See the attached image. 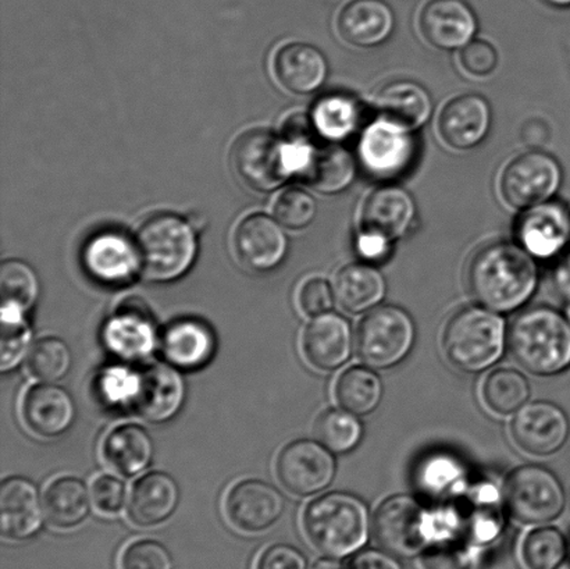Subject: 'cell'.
<instances>
[{"label":"cell","instance_id":"obj_21","mask_svg":"<svg viewBox=\"0 0 570 569\" xmlns=\"http://www.w3.org/2000/svg\"><path fill=\"white\" fill-rule=\"evenodd\" d=\"M354 334L345 317L332 314L315 316L302 336V353L318 371H334L351 359Z\"/></svg>","mask_w":570,"mask_h":569},{"label":"cell","instance_id":"obj_55","mask_svg":"<svg viewBox=\"0 0 570 569\" xmlns=\"http://www.w3.org/2000/svg\"><path fill=\"white\" fill-rule=\"evenodd\" d=\"M543 2L552 6V8H570V0H543Z\"/></svg>","mask_w":570,"mask_h":569},{"label":"cell","instance_id":"obj_35","mask_svg":"<svg viewBox=\"0 0 570 569\" xmlns=\"http://www.w3.org/2000/svg\"><path fill=\"white\" fill-rule=\"evenodd\" d=\"M92 498L80 479L63 477L55 479L43 494L47 520L59 529H71L87 520Z\"/></svg>","mask_w":570,"mask_h":569},{"label":"cell","instance_id":"obj_46","mask_svg":"<svg viewBox=\"0 0 570 569\" xmlns=\"http://www.w3.org/2000/svg\"><path fill=\"white\" fill-rule=\"evenodd\" d=\"M121 569H171V557L164 545L155 540H138L121 555Z\"/></svg>","mask_w":570,"mask_h":569},{"label":"cell","instance_id":"obj_5","mask_svg":"<svg viewBox=\"0 0 570 569\" xmlns=\"http://www.w3.org/2000/svg\"><path fill=\"white\" fill-rule=\"evenodd\" d=\"M508 343L504 317L485 306H469L451 317L443 345L446 360L463 372L489 370L501 360Z\"/></svg>","mask_w":570,"mask_h":569},{"label":"cell","instance_id":"obj_56","mask_svg":"<svg viewBox=\"0 0 570 569\" xmlns=\"http://www.w3.org/2000/svg\"><path fill=\"white\" fill-rule=\"evenodd\" d=\"M566 316H567V320H568V321H569V323H570V305L568 306L567 315H566Z\"/></svg>","mask_w":570,"mask_h":569},{"label":"cell","instance_id":"obj_49","mask_svg":"<svg viewBox=\"0 0 570 569\" xmlns=\"http://www.w3.org/2000/svg\"><path fill=\"white\" fill-rule=\"evenodd\" d=\"M334 288L322 277H312L299 288V308L307 316L327 314L333 308Z\"/></svg>","mask_w":570,"mask_h":569},{"label":"cell","instance_id":"obj_29","mask_svg":"<svg viewBox=\"0 0 570 569\" xmlns=\"http://www.w3.org/2000/svg\"><path fill=\"white\" fill-rule=\"evenodd\" d=\"M466 465L449 451H433L422 457L413 472V483L419 493L439 503H446L465 494L469 489Z\"/></svg>","mask_w":570,"mask_h":569},{"label":"cell","instance_id":"obj_1","mask_svg":"<svg viewBox=\"0 0 570 569\" xmlns=\"http://www.w3.org/2000/svg\"><path fill=\"white\" fill-rule=\"evenodd\" d=\"M100 400L111 409L149 422H166L181 410L186 399L177 367L164 362L145 366H114L98 379Z\"/></svg>","mask_w":570,"mask_h":569},{"label":"cell","instance_id":"obj_43","mask_svg":"<svg viewBox=\"0 0 570 569\" xmlns=\"http://www.w3.org/2000/svg\"><path fill=\"white\" fill-rule=\"evenodd\" d=\"M31 326L19 311L2 310L0 331V370H14L32 349Z\"/></svg>","mask_w":570,"mask_h":569},{"label":"cell","instance_id":"obj_44","mask_svg":"<svg viewBox=\"0 0 570 569\" xmlns=\"http://www.w3.org/2000/svg\"><path fill=\"white\" fill-rule=\"evenodd\" d=\"M273 212L283 226L299 230L315 220L317 205L305 189L293 187L278 195Z\"/></svg>","mask_w":570,"mask_h":569},{"label":"cell","instance_id":"obj_6","mask_svg":"<svg viewBox=\"0 0 570 569\" xmlns=\"http://www.w3.org/2000/svg\"><path fill=\"white\" fill-rule=\"evenodd\" d=\"M136 244L141 269L156 282H171L186 275L198 253L193 227L171 214L149 217L139 228Z\"/></svg>","mask_w":570,"mask_h":569},{"label":"cell","instance_id":"obj_23","mask_svg":"<svg viewBox=\"0 0 570 569\" xmlns=\"http://www.w3.org/2000/svg\"><path fill=\"white\" fill-rule=\"evenodd\" d=\"M159 345L167 364L177 370L198 371L214 359L216 337L208 323L180 317L165 328Z\"/></svg>","mask_w":570,"mask_h":569},{"label":"cell","instance_id":"obj_10","mask_svg":"<svg viewBox=\"0 0 570 569\" xmlns=\"http://www.w3.org/2000/svg\"><path fill=\"white\" fill-rule=\"evenodd\" d=\"M502 496L510 514L529 526L554 521L567 506L566 489L560 479L539 465L517 468L508 477Z\"/></svg>","mask_w":570,"mask_h":569},{"label":"cell","instance_id":"obj_33","mask_svg":"<svg viewBox=\"0 0 570 569\" xmlns=\"http://www.w3.org/2000/svg\"><path fill=\"white\" fill-rule=\"evenodd\" d=\"M153 439L142 426L126 423L108 433L102 444L106 464L121 477H136L153 462Z\"/></svg>","mask_w":570,"mask_h":569},{"label":"cell","instance_id":"obj_42","mask_svg":"<svg viewBox=\"0 0 570 569\" xmlns=\"http://www.w3.org/2000/svg\"><path fill=\"white\" fill-rule=\"evenodd\" d=\"M31 375L43 383L61 381L71 367V353L63 340L45 337L32 345L27 362Z\"/></svg>","mask_w":570,"mask_h":569},{"label":"cell","instance_id":"obj_34","mask_svg":"<svg viewBox=\"0 0 570 569\" xmlns=\"http://www.w3.org/2000/svg\"><path fill=\"white\" fill-rule=\"evenodd\" d=\"M335 301L350 314H362L376 308L387 293V283L371 264H351L334 278Z\"/></svg>","mask_w":570,"mask_h":569},{"label":"cell","instance_id":"obj_50","mask_svg":"<svg viewBox=\"0 0 570 569\" xmlns=\"http://www.w3.org/2000/svg\"><path fill=\"white\" fill-rule=\"evenodd\" d=\"M256 569H307L301 551L288 545H275L262 553Z\"/></svg>","mask_w":570,"mask_h":569},{"label":"cell","instance_id":"obj_7","mask_svg":"<svg viewBox=\"0 0 570 569\" xmlns=\"http://www.w3.org/2000/svg\"><path fill=\"white\" fill-rule=\"evenodd\" d=\"M415 339V323L405 310L376 306L357 327L356 353L367 366L390 370L410 355Z\"/></svg>","mask_w":570,"mask_h":569},{"label":"cell","instance_id":"obj_22","mask_svg":"<svg viewBox=\"0 0 570 569\" xmlns=\"http://www.w3.org/2000/svg\"><path fill=\"white\" fill-rule=\"evenodd\" d=\"M416 217V204L405 188L383 186L374 189L363 204L362 232L395 242L411 230Z\"/></svg>","mask_w":570,"mask_h":569},{"label":"cell","instance_id":"obj_30","mask_svg":"<svg viewBox=\"0 0 570 569\" xmlns=\"http://www.w3.org/2000/svg\"><path fill=\"white\" fill-rule=\"evenodd\" d=\"M275 75L288 92L306 95L326 81L328 65L321 50L307 43H288L276 53Z\"/></svg>","mask_w":570,"mask_h":569},{"label":"cell","instance_id":"obj_37","mask_svg":"<svg viewBox=\"0 0 570 569\" xmlns=\"http://www.w3.org/2000/svg\"><path fill=\"white\" fill-rule=\"evenodd\" d=\"M362 111L357 100L345 94H330L315 105L312 125L330 143H340L357 130Z\"/></svg>","mask_w":570,"mask_h":569},{"label":"cell","instance_id":"obj_15","mask_svg":"<svg viewBox=\"0 0 570 569\" xmlns=\"http://www.w3.org/2000/svg\"><path fill=\"white\" fill-rule=\"evenodd\" d=\"M513 442L524 453L546 457L556 454L569 438V420L560 406L550 401L523 405L511 425Z\"/></svg>","mask_w":570,"mask_h":569},{"label":"cell","instance_id":"obj_39","mask_svg":"<svg viewBox=\"0 0 570 569\" xmlns=\"http://www.w3.org/2000/svg\"><path fill=\"white\" fill-rule=\"evenodd\" d=\"M39 297L37 273L26 262L10 259L0 266V300L2 310L26 314Z\"/></svg>","mask_w":570,"mask_h":569},{"label":"cell","instance_id":"obj_51","mask_svg":"<svg viewBox=\"0 0 570 569\" xmlns=\"http://www.w3.org/2000/svg\"><path fill=\"white\" fill-rule=\"evenodd\" d=\"M391 245H393V242H390V239L365 232H362L356 238L357 254L367 262L387 259L391 253Z\"/></svg>","mask_w":570,"mask_h":569},{"label":"cell","instance_id":"obj_57","mask_svg":"<svg viewBox=\"0 0 570 569\" xmlns=\"http://www.w3.org/2000/svg\"><path fill=\"white\" fill-rule=\"evenodd\" d=\"M567 569H570V567H568Z\"/></svg>","mask_w":570,"mask_h":569},{"label":"cell","instance_id":"obj_27","mask_svg":"<svg viewBox=\"0 0 570 569\" xmlns=\"http://www.w3.org/2000/svg\"><path fill=\"white\" fill-rule=\"evenodd\" d=\"M341 38L360 48L379 47L393 36L395 16L384 0H352L337 21Z\"/></svg>","mask_w":570,"mask_h":569},{"label":"cell","instance_id":"obj_8","mask_svg":"<svg viewBox=\"0 0 570 569\" xmlns=\"http://www.w3.org/2000/svg\"><path fill=\"white\" fill-rule=\"evenodd\" d=\"M232 161L243 182L261 193L282 186L295 173L289 144L266 128L243 133L233 145Z\"/></svg>","mask_w":570,"mask_h":569},{"label":"cell","instance_id":"obj_2","mask_svg":"<svg viewBox=\"0 0 570 569\" xmlns=\"http://www.w3.org/2000/svg\"><path fill=\"white\" fill-rule=\"evenodd\" d=\"M468 283L473 297L485 308L510 314L533 297L539 286V267L521 244L494 243L474 255Z\"/></svg>","mask_w":570,"mask_h":569},{"label":"cell","instance_id":"obj_4","mask_svg":"<svg viewBox=\"0 0 570 569\" xmlns=\"http://www.w3.org/2000/svg\"><path fill=\"white\" fill-rule=\"evenodd\" d=\"M508 344L518 364L534 375L554 376L570 366V323L547 306L518 315Z\"/></svg>","mask_w":570,"mask_h":569},{"label":"cell","instance_id":"obj_20","mask_svg":"<svg viewBox=\"0 0 570 569\" xmlns=\"http://www.w3.org/2000/svg\"><path fill=\"white\" fill-rule=\"evenodd\" d=\"M478 27L476 14L463 0H430L421 13L422 36L438 49L465 48Z\"/></svg>","mask_w":570,"mask_h":569},{"label":"cell","instance_id":"obj_24","mask_svg":"<svg viewBox=\"0 0 570 569\" xmlns=\"http://www.w3.org/2000/svg\"><path fill=\"white\" fill-rule=\"evenodd\" d=\"M490 127V105L476 94H463L451 99L439 116L440 136L454 149L478 147L488 137Z\"/></svg>","mask_w":570,"mask_h":569},{"label":"cell","instance_id":"obj_47","mask_svg":"<svg viewBox=\"0 0 570 569\" xmlns=\"http://www.w3.org/2000/svg\"><path fill=\"white\" fill-rule=\"evenodd\" d=\"M91 498L94 506L102 514H119L126 506V484L115 477H99L92 483Z\"/></svg>","mask_w":570,"mask_h":569},{"label":"cell","instance_id":"obj_41","mask_svg":"<svg viewBox=\"0 0 570 569\" xmlns=\"http://www.w3.org/2000/svg\"><path fill=\"white\" fill-rule=\"evenodd\" d=\"M567 555V540L556 528L534 529L522 543V560L528 569H558Z\"/></svg>","mask_w":570,"mask_h":569},{"label":"cell","instance_id":"obj_53","mask_svg":"<svg viewBox=\"0 0 570 569\" xmlns=\"http://www.w3.org/2000/svg\"><path fill=\"white\" fill-rule=\"evenodd\" d=\"M552 283L558 295L570 305V251L558 259L552 272Z\"/></svg>","mask_w":570,"mask_h":569},{"label":"cell","instance_id":"obj_19","mask_svg":"<svg viewBox=\"0 0 570 569\" xmlns=\"http://www.w3.org/2000/svg\"><path fill=\"white\" fill-rule=\"evenodd\" d=\"M287 247L281 225L265 215L248 216L239 223L233 236L234 254L248 271L275 269L282 264Z\"/></svg>","mask_w":570,"mask_h":569},{"label":"cell","instance_id":"obj_48","mask_svg":"<svg viewBox=\"0 0 570 569\" xmlns=\"http://www.w3.org/2000/svg\"><path fill=\"white\" fill-rule=\"evenodd\" d=\"M463 70L473 77H488L493 75L499 66V53L495 48L482 39H473L465 48H462L460 56Z\"/></svg>","mask_w":570,"mask_h":569},{"label":"cell","instance_id":"obj_45","mask_svg":"<svg viewBox=\"0 0 570 569\" xmlns=\"http://www.w3.org/2000/svg\"><path fill=\"white\" fill-rule=\"evenodd\" d=\"M424 569H472V550L460 539L432 543L422 553Z\"/></svg>","mask_w":570,"mask_h":569},{"label":"cell","instance_id":"obj_32","mask_svg":"<svg viewBox=\"0 0 570 569\" xmlns=\"http://www.w3.org/2000/svg\"><path fill=\"white\" fill-rule=\"evenodd\" d=\"M356 159L338 144L316 147L313 144L299 175L318 193L338 194L352 186L356 177Z\"/></svg>","mask_w":570,"mask_h":569},{"label":"cell","instance_id":"obj_11","mask_svg":"<svg viewBox=\"0 0 570 569\" xmlns=\"http://www.w3.org/2000/svg\"><path fill=\"white\" fill-rule=\"evenodd\" d=\"M560 161L544 153H527L510 161L502 171L500 193L512 208L528 209L547 203L562 184Z\"/></svg>","mask_w":570,"mask_h":569},{"label":"cell","instance_id":"obj_31","mask_svg":"<svg viewBox=\"0 0 570 569\" xmlns=\"http://www.w3.org/2000/svg\"><path fill=\"white\" fill-rule=\"evenodd\" d=\"M180 501L175 479L164 472H150L134 484L128 518L138 527H155L169 520Z\"/></svg>","mask_w":570,"mask_h":569},{"label":"cell","instance_id":"obj_12","mask_svg":"<svg viewBox=\"0 0 570 569\" xmlns=\"http://www.w3.org/2000/svg\"><path fill=\"white\" fill-rule=\"evenodd\" d=\"M357 153L368 175L379 180H391L410 169L416 143L413 133L380 117L362 133Z\"/></svg>","mask_w":570,"mask_h":569},{"label":"cell","instance_id":"obj_28","mask_svg":"<svg viewBox=\"0 0 570 569\" xmlns=\"http://www.w3.org/2000/svg\"><path fill=\"white\" fill-rule=\"evenodd\" d=\"M382 119L415 133L428 125L433 115V99L428 89L411 80L387 84L374 99Z\"/></svg>","mask_w":570,"mask_h":569},{"label":"cell","instance_id":"obj_18","mask_svg":"<svg viewBox=\"0 0 570 569\" xmlns=\"http://www.w3.org/2000/svg\"><path fill=\"white\" fill-rule=\"evenodd\" d=\"M82 261L95 281L114 287L132 282L141 267L137 244L119 232L99 233L89 239Z\"/></svg>","mask_w":570,"mask_h":569},{"label":"cell","instance_id":"obj_52","mask_svg":"<svg viewBox=\"0 0 570 569\" xmlns=\"http://www.w3.org/2000/svg\"><path fill=\"white\" fill-rule=\"evenodd\" d=\"M345 569H402L400 562L384 551L367 550L357 555Z\"/></svg>","mask_w":570,"mask_h":569},{"label":"cell","instance_id":"obj_54","mask_svg":"<svg viewBox=\"0 0 570 569\" xmlns=\"http://www.w3.org/2000/svg\"><path fill=\"white\" fill-rule=\"evenodd\" d=\"M312 569H345L341 562L337 560L332 559V557H328L326 560L317 561L315 567Z\"/></svg>","mask_w":570,"mask_h":569},{"label":"cell","instance_id":"obj_38","mask_svg":"<svg viewBox=\"0 0 570 569\" xmlns=\"http://www.w3.org/2000/svg\"><path fill=\"white\" fill-rule=\"evenodd\" d=\"M484 404L497 415L517 414L530 398V384L521 372L497 370L485 379L482 389Z\"/></svg>","mask_w":570,"mask_h":569},{"label":"cell","instance_id":"obj_14","mask_svg":"<svg viewBox=\"0 0 570 569\" xmlns=\"http://www.w3.org/2000/svg\"><path fill=\"white\" fill-rule=\"evenodd\" d=\"M104 343L117 359L130 364L148 359L159 339L147 304L137 297L121 301L106 322Z\"/></svg>","mask_w":570,"mask_h":569},{"label":"cell","instance_id":"obj_26","mask_svg":"<svg viewBox=\"0 0 570 569\" xmlns=\"http://www.w3.org/2000/svg\"><path fill=\"white\" fill-rule=\"evenodd\" d=\"M21 418L37 436L55 439L69 431L75 422V401L65 389L50 383L38 384L24 394Z\"/></svg>","mask_w":570,"mask_h":569},{"label":"cell","instance_id":"obj_36","mask_svg":"<svg viewBox=\"0 0 570 569\" xmlns=\"http://www.w3.org/2000/svg\"><path fill=\"white\" fill-rule=\"evenodd\" d=\"M383 382L371 366H352L341 373L334 394L341 409L357 416L371 414L383 400Z\"/></svg>","mask_w":570,"mask_h":569},{"label":"cell","instance_id":"obj_9","mask_svg":"<svg viewBox=\"0 0 570 569\" xmlns=\"http://www.w3.org/2000/svg\"><path fill=\"white\" fill-rule=\"evenodd\" d=\"M373 531L389 553L411 557L433 543V514L412 496L396 494L383 501L374 516Z\"/></svg>","mask_w":570,"mask_h":569},{"label":"cell","instance_id":"obj_13","mask_svg":"<svg viewBox=\"0 0 570 569\" xmlns=\"http://www.w3.org/2000/svg\"><path fill=\"white\" fill-rule=\"evenodd\" d=\"M276 470L278 481L288 492L305 498L332 484L337 464L332 451L321 442L296 440L281 451Z\"/></svg>","mask_w":570,"mask_h":569},{"label":"cell","instance_id":"obj_16","mask_svg":"<svg viewBox=\"0 0 570 569\" xmlns=\"http://www.w3.org/2000/svg\"><path fill=\"white\" fill-rule=\"evenodd\" d=\"M515 233L519 244L534 258H554L570 242V212L552 199L534 205L518 217Z\"/></svg>","mask_w":570,"mask_h":569},{"label":"cell","instance_id":"obj_25","mask_svg":"<svg viewBox=\"0 0 570 569\" xmlns=\"http://www.w3.org/2000/svg\"><path fill=\"white\" fill-rule=\"evenodd\" d=\"M43 503L32 482L24 478H9L0 487V531L6 539L36 537L43 522Z\"/></svg>","mask_w":570,"mask_h":569},{"label":"cell","instance_id":"obj_3","mask_svg":"<svg viewBox=\"0 0 570 569\" xmlns=\"http://www.w3.org/2000/svg\"><path fill=\"white\" fill-rule=\"evenodd\" d=\"M302 527L321 553L343 559L366 543L371 533V514L356 496L334 492L307 504Z\"/></svg>","mask_w":570,"mask_h":569},{"label":"cell","instance_id":"obj_17","mask_svg":"<svg viewBox=\"0 0 570 569\" xmlns=\"http://www.w3.org/2000/svg\"><path fill=\"white\" fill-rule=\"evenodd\" d=\"M284 509L283 494L271 483L256 479L234 484L225 503L227 520L247 533H258L275 526Z\"/></svg>","mask_w":570,"mask_h":569},{"label":"cell","instance_id":"obj_40","mask_svg":"<svg viewBox=\"0 0 570 569\" xmlns=\"http://www.w3.org/2000/svg\"><path fill=\"white\" fill-rule=\"evenodd\" d=\"M315 434L324 448L332 453L344 454L356 449L363 436V426L357 415L344 409L324 411L315 425Z\"/></svg>","mask_w":570,"mask_h":569}]
</instances>
